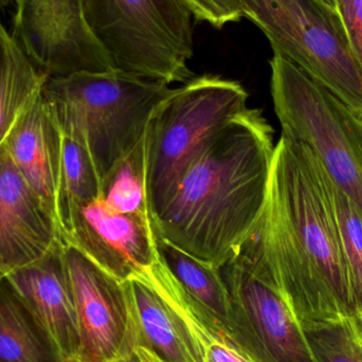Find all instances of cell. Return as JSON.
<instances>
[{
  "mask_svg": "<svg viewBox=\"0 0 362 362\" xmlns=\"http://www.w3.org/2000/svg\"><path fill=\"white\" fill-rule=\"evenodd\" d=\"M208 362H255L228 335L216 336L208 346Z\"/></svg>",
  "mask_w": 362,
  "mask_h": 362,
  "instance_id": "cb8c5ba5",
  "label": "cell"
},
{
  "mask_svg": "<svg viewBox=\"0 0 362 362\" xmlns=\"http://www.w3.org/2000/svg\"><path fill=\"white\" fill-rule=\"evenodd\" d=\"M248 98L238 81L204 74L171 89L157 105L146 129V183L154 223L194 159L248 108Z\"/></svg>",
  "mask_w": 362,
  "mask_h": 362,
  "instance_id": "277c9868",
  "label": "cell"
},
{
  "mask_svg": "<svg viewBox=\"0 0 362 362\" xmlns=\"http://www.w3.org/2000/svg\"><path fill=\"white\" fill-rule=\"evenodd\" d=\"M327 2H329V4H331L332 6H334V8H336V2H335V0H327Z\"/></svg>",
  "mask_w": 362,
  "mask_h": 362,
  "instance_id": "83f0119b",
  "label": "cell"
},
{
  "mask_svg": "<svg viewBox=\"0 0 362 362\" xmlns=\"http://www.w3.org/2000/svg\"><path fill=\"white\" fill-rule=\"evenodd\" d=\"M156 244L161 259L183 291L232 337L231 297L221 268L193 257L157 231Z\"/></svg>",
  "mask_w": 362,
  "mask_h": 362,
  "instance_id": "2e32d148",
  "label": "cell"
},
{
  "mask_svg": "<svg viewBox=\"0 0 362 362\" xmlns=\"http://www.w3.org/2000/svg\"><path fill=\"white\" fill-rule=\"evenodd\" d=\"M18 0H0V14L8 8H14Z\"/></svg>",
  "mask_w": 362,
  "mask_h": 362,
  "instance_id": "484cf974",
  "label": "cell"
},
{
  "mask_svg": "<svg viewBox=\"0 0 362 362\" xmlns=\"http://www.w3.org/2000/svg\"><path fill=\"white\" fill-rule=\"evenodd\" d=\"M48 78L0 23V146L18 117L42 93Z\"/></svg>",
  "mask_w": 362,
  "mask_h": 362,
  "instance_id": "e0dca14e",
  "label": "cell"
},
{
  "mask_svg": "<svg viewBox=\"0 0 362 362\" xmlns=\"http://www.w3.org/2000/svg\"><path fill=\"white\" fill-rule=\"evenodd\" d=\"M170 85L119 70L49 76L42 88L65 135L88 151L100 178L146 133Z\"/></svg>",
  "mask_w": 362,
  "mask_h": 362,
  "instance_id": "3957f363",
  "label": "cell"
},
{
  "mask_svg": "<svg viewBox=\"0 0 362 362\" xmlns=\"http://www.w3.org/2000/svg\"><path fill=\"white\" fill-rule=\"evenodd\" d=\"M115 70L170 85L193 78V16L181 0H83Z\"/></svg>",
  "mask_w": 362,
  "mask_h": 362,
  "instance_id": "5b68a950",
  "label": "cell"
},
{
  "mask_svg": "<svg viewBox=\"0 0 362 362\" xmlns=\"http://www.w3.org/2000/svg\"><path fill=\"white\" fill-rule=\"evenodd\" d=\"M100 199L116 212L144 215L153 221L146 183V133L102 178Z\"/></svg>",
  "mask_w": 362,
  "mask_h": 362,
  "instance_id": "d6986e66",
  "label": "cell"
},
{
  "mask_svg": "<svg viewBox=\"0 0 362 362\" xmlns=\"http://www.w3.org/2000/svg\"><path fill=\"white\" fill-rule=\"evenodd\" d=\"M270 91L282 133L308 146L334 185L362 214V112L340 101L280 53Z\"/></svg>",
  "mask_w": 362,
  "mask_h": 362,
  "instance_id": "8992f818",
  "label": "cell"
},
{
  "mask_svg": "<svg viewBox=\"0 0 362 362\" xmlns=\"http://www.w3.org/2000/svg\"><path fill=\"white\" fill-rule=\"evenodd\" d=\"M274 148V129L261 110L236 115L187 168L155 221L156 231L221 269L259 225Z\"/></svg>",
  "mask_w": 362,
  "mask_h": 362,
  "instance_id": "7a4b0ae2",
  "label": "cell"
},
{
  "mask_svg": "<svg viewBox=\"0 0 362 362\" xmlns=\"http://www.w3.org/2000/svg\"><path fill=\"white\" fill-rule=\"evenodd\" d=\"M240 250L263 265L303 329L356 315L329 177L286 134L274 148L263 215Z\"/></svg>",
  "mask_w": 362,
  "mask_h": 362,
  "instance_id": "6da1fadb",
  "label": "cell"
},
{
  "mask_svg": "<svg viewBox=\"0 0 362 362\" xmlns=\"http://www.w3.org/2000/svg\"><path fill=\"white\" fill-rule=\"evenodd\" d=\"M234 341L255 362H317L301 323L261 263L240 251L221 268Z\"/></svg>",
  "mask_w": 362,
  "mask_h": 362,
  "instance_id": "ba28073f",
  "label": "cell"
},
{
  "mask_svg": "<svg viewBox=\"0 0 362 362\" xmlns=\"http://www.w3.org/2000/svg\"><path fill=\"white\" fill-rule=\"evenodd\" d=\"M0 362H63L6 279L0 281Z\"/></svg>",
  "mask_w": 362,
  "mask_h": 362,
  "instance_id": "ac0fdd59",
  "label": "cell"
},
{
  "mask_svg": "<svg viewBox=\"0 0 362 362\" xmlns=\"http://www.w3.org/2000/svg\"><path fill=\"white\" fill-rule=\"evenodd\" d=\"M62 238L121 282L139 276L159 257L154 221L116 212L100 197L72 209Z\"/></svg>",
  "mask_w": 362,
  "mask_h": 362,
  "instance_id": "7c38bea8",
  "label": "cell"
},
{
  "mask_svg": "<svg viewBox=\"0 0 362 362\" xmlns=\"http://www.w3.org/2000/svg\"><path fill=\"white\" fill-rule=\"evenodd\" d=\"M136 354H137L140 362H167L161 359L158 355L153 353L152 351L142 348V346H138L137 350H136Z\"/></svg>",
  "mask_w": 362,
  "mask_h": 362,
  "instance_id": "d4e9b609",
  "label": "cell"
},
{
  "mask_svg": "<svg viewBox=\"0 0 362 362\" xmlns=\"http://www.w3.org/2000/svg\"><path fill=\"white\" fill-rule=\"evenodd\" d=\"M120 362H140L139 359H138L137 354L135 355V356L133 357V358L127 359V361H123Z\"/></svg>",
  "mask_w": 362,
  "mask_h": 362,
  "instance_id": "4316f807",
  "label": "cell"
},
{
  "mask_svg": "<svg viewBox=\"0 0 362 362\" xmlns=\"http://www.w3.org/2000/svg\"><path fill=\"white\" fill-rule=\"evenodd\" d=\"M55 215L0 146V281L62 242Z\"/></svg>",
  "mask_w": 362,
  "mask_h": 362,
  "instance_id": "4fadbf2b",
  "label": "cell"
},
{
  "mask_svg": "<svg viewBox=\"0 0 362 362\" xmlns=\"http://www.w3.org/2000/svg\"><path fill=\"white\" fill-rule=\"evenodd\" d=\"M100 191L101 178L88 151L78 140L63 134L57 197V221L61 232L72 209L78 204L98 199Z\"/></svg>",
  "mask_w": 362,
  "mask_h": 362,
  "instance_id": "ffe728a7",
  "label": "cell"
},
{
  "mask_svg": "<svg viewBox=\"0 0 362 362\" xmlns=\"http://www.w3.org/2000/svg\"><path fill=\"white\" fill-rule=\"evenodd\" d=\"M12 35L49 76L114 70L85 19L83 0H18Z\"/></svg>",
  "mask_w": 362,
  "mask_h": 362,
  "instance_id": "8fae6325",
  "label": "cell"
},
{
  "mask_svg": "<svg viewBox=\"0 0 362 362\" xmlns=\"http://www.w3.org/2000/svg\"><path fill=\"white\" fill-rule=\"evenodd\" d=\"M64 240L6 280L27 304L63 362H76L80 336L63 255Z\"/></svg>",
  "mask_w": 362,
  "mask_h": 362,
  "instance_id": "5bb4252c",
  "label": "cell"
},
{
  "mask_svg": "<svg viewBox=\"0 0 362 362\" xmlns=\"http://www.w3.org/2000/svg\"><path fill=\"white\" fill-rule=\"evenodd\" d=\"M63 255L80 336L76 362L133 358L137 335L124 283L65 242Z\"/></svg>",
  "mask_w": 362,
  "mask_h": 362,
  "instance_id": "30bf717a",
  "label": "cell"
},
{
  "mask_svg": "<svg viewBox=\"0 0 362 362\" xmlns=\"http://www.w3.org/2000/svg\"><path fill=\"white\" fill-rule=\"evenodd\" d=\"M124 283L138 346L167 362H208L209 342L230 334L189 297L158 259Z\"/></svg>",
  "mask_w": 362,
  "mask_h": 362,
  "instance_id": "9c48e42d",
  "label": "cell"
},
{
  "mask_svg": "<svg viewBox=\"0 0 362 362\" xmlns=\"http://www.w3.org/2000/svg\"><path fill=\"white\" fill-rule=\"evenodd\" d=\"M274 52L362 112V71L336 8L327 0H240Z\"/></svg>",
  "mask_w": 362,
  "mask_h": 362,
  "instance_id": "52a82bcc",
  "label": "cell"
},
{
  "mask_svg": "<svg viewBox=\"0 0 362 362\" xmlns=\"http://www.w3.org/2000/svg\"><path fill=\"white\" fill-rule=\"evenodd\" d=\"M193 18L204 21L216 29L243 18L240 0H181Z\"/></svg>",
  "mask_w": 362,
  "mask_h": 362,
  "instance_id": "7402d4cb",
  "label": "cell"
},
{
  "mask_svg": "<svg viewBox=\"0 0 362 362\" xmlns=\"http://www.w3.org/2000/svg\"><path fill=\"white\" fill-rule=\"evenodd\" d=\"M329 187L346 257L355 313L362 314V214L351 198L329 178Z\"/></svg>",
  "mask_w": 362,
  "mask_h": 362,
  "instance_id": "44dd1931",
  "label": "cell"
},
{
  "mask_svg": "<svg viewBox=\"0 0 362 362\" xmlns=\"http://www.w3.org/2000/svg\"><path fill=\"white\" fill-rule=\"evenodd\" d=\"M353 55L362 71V0H335Z\"/></svg>",
  "mask_w": 362,
  "mask_h": 362,
  "instance_id": "603a6c76",
  "label": "cell"
},
{
  "mask_svg": "<svg viewBox=\"0 0 362 362\" xmlns=\"http://www.w3.org/2000/svg\"><path fill=\"white\" fill-rule=\"evenodd\" d=\"M4 146L21 175L57 219L63 133L42 91L18 117Z\"/></svg>",
  "mask_w": 362,
  "mask_h": 362,
  "instance_id": "9a60e30c",
  "label": "cell"
}]
</instances>
